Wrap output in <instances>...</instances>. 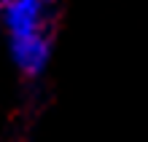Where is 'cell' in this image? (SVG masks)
I'll return each instance as SVG.
<instances>
[{
  "label": "cell",
  "instance_id": "cell-1",
  "mask_svg": "<svg viewBox=\"0 0 148 142\" xmlns=\"http://www.w3.org/2000/svg\"><path fill=\"white\" fill-rule=\"evenodd\" d=\"M54 5L57 0H11L5 5V22L11 38L24 35H49L54 24Z\"/></svg>",
  "mask_w": 148,
  "mask_h": 142
},
{
  "label": "cell",
  "instance_id": "cell-2",
  "mask_svg": "<svg viewBox=\"0 0 148 142\" xmlns=\"http://www.w3.org/2000/svg\"><path fill=\"white\" fill-rule=\"evenodd\" d=\"M51 51V38L49 35H24V38H14V56L16 65L22 67L24 75H38L49 59Z\"/></svg>",
  "mask_w": 148,
  "mask_h": 142
},
{
  "label": "cell",
  "instance_id": "cell-3",
  "mask_svg": "<svg viewBox=\"0 0 148 142\" xmlns=\"http://www.w3.org/2000/svg\"><path fill=\"white\" fill-rule=\"evenodd\" d=\"M8 3H11V0H0V5H8Z\"/></svg>",
  "mask_w": 148,
  "mask_h": 142
}]
</instances>
